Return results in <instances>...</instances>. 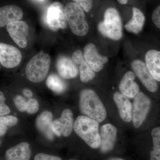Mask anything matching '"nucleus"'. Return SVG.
Here are the masks:
<instances>
[{"mask_svg":"<svg viewBox=\"0 0 160 160\" xmlns=\"http://www.w3.org/2000/svg\"><path fill=\"white\" fill-rule=\"evenodd\" d=\"M66 19L72 32L78 36H84L89 31L84 10L75 2L68 3L65 7Z\"/></svg>","mask_w":160,"mask_h":160,"instance_id":"obj_5","label":"nucleus"},{"mask_svg":"<svg viewBox=\"0 0 160 160\" xmlns=\"http://www.w3.org/2000/svg\"><path fill=\"white\" fill-rule=\"evenodd\" d=\"M23 94L26 97L28 98H31L33 95L32 92L31 90H29V89H23Z\"/></svg>","mask_w":160,"mask_h":160,"instance_id":"obj_32","label":"nucleus"},{"mask_svg":"<svg viewBox=\"0 0 160 160\" xmlns=\"http://www.w3.org/2000/svg\"><path fill=\"white\" fill-rule=\"evenodd\" d=\"M67 20L65 14V8L62 3L55 2L52 3L47 12V23L52 31L64 29L67 27Z\"/></svg>","mask_w":160,"mask_h":160,"instance_id":"obj_7","label":"nucleus"},{"mask_svg":"<svg viewBox=\"0 0 160 160\" xmlns=\"http://www.w3.org/2000/svg\"><path fill=\"white\" fill-rule=\"evenodd\" d=\"M152 18L155 26L160 29V5L153 11Z\"/></svg>","mask_w":160,"mask_h":160,"instance_id":"obj_31","label":"nucleus"},{"mask_svg":"<svg viewBox=\"0 0 160 160\" xmlns=\"http://www.w3.org/2000/svg\"><path fill=\"white\" fill-rule=\"evenodd\" d=\"M15 106L20 112L26 111L27 102L26 99L21 95H18L14 100Z\"/></svg>","mask_w":160,"mask_h":160,"instance_id":"obj_27","label":"nucleus"},{"mask_svg":"<svg viewBox=\"0 0 160 160\" xmlns=\"http://www.w3.org/2000/svg\"><path fill=\"white\" fill-rule=\"evenodd\" d=\"M22 55L14 46L4 43L0 44V62L6 68H13L19 65Z\"/></svg>","mask_w":160,"mask_h":160,"instance_id":"obj_9","label":"nucleus"},{"mask_svg":"<svg viewBox=\"0 0 160 160\" xmlns=\"http://www.w3.org/2000/svg\"><path fill=\"white\" fill-rule=\"evenodd\" d=\"M72 60L78 66L80 79L82 82L87 83L94 78L95 77L94 71L86 62L81 50H77L73 52Z\"/></svg>","mask_w":160,"mask_h":160,"instance_id":"obj_16","label":"nucleus"},{"mask_svg":"<svg viewBox=\"0 0 160 160\" xmlns=\"http://www.w3.org/2000/svg\"><path fill=\"white\" fill-rule=\"evenodd\" d=\"M51 59L49 55L40 51L29 61L26 68V78L30 82L39 83L45 79L49 72Z\"/></svg>","mask_w":160,"mask_h":160,"instance_id":"obj_4","label":"nucleus"},{"mask_svg":"<svg viewBox=\"0 0 160 160\" xmlns=\"http://www.w3.org/2000/svg\"><path fill=\"white\" fill-rule=\"evenodd\" d=\"M30 156L29 144L25 142L8 149L5 153L6 160H29Z\"/></svg>","mask_w":160,"mask_h":160,"instance_id":"obj_20","label":"nucleus"},{"mask_svg":"<svg viewBox=\"0 0 160 160\" xmlns=\"http://www.w3.org/2000/svg\"><path fill=\"white\" fill-rule=\"evenodd\" d=\"M6 29L12 39L21 48L27 46V37L29 28L27 23L23 21H16L6 26Z\"/></svg>","mask_w":160,"mask_h":160,"instance_id":"obj_10","label":"nucleus"},{"mask_svg":"<svg viewBox=\"0 0 160 160\" xmlns=\"http://www.w3.org/2000/svg\"><path fill=\"white\" fill-rule=\"evenodd\" d=\"M38 1H39L40 2H42V1H44V0H38Z\"/></svg>","mask_w":160,"mask_h":160,"instance_id":"obj_35","label":"nucleus"},{"mask_svg":"<svg viewBox=\"0 0 160 160\" xmlns=\"http://www.w3.org/2000/svg\"><path fill=\"white\" fill-rule=\"evenodd\" d=\"M79 108L86 116L97 121L103 122L107 116L106 108L93 90L84 89L80 94Z\"/></svg>","mask_w":160,"mask_h":160,"instance_id":"obj_1","label":"nucleus"},{"mask_svg":"<svg viewBox=\"0 0 160 160\" xmlns=\"http://www.w3.org/2000/svg\"><path fill=\"white\" fill-rule=\"evenodd\" d=\"M46 86L52 91L58 94L63 93L66 89V84L58 75L51 74L47 78Z\"/></svg>","mask_w":160,"mask_h":160,"instance_id":"obj_23","label":"nucleus"},{"mask_svg":"<svg viewBox=\"0 0 160 160\" xmlns=\"http://www.w3.org/2000/svg\"><path fill=\"white\" fill-rule=\"evenodd\" d=\"M128 0H118V2L122 5H126L128 2Z\"/></svg>","mask_w":160,"mask_h":160,"instance_id":"obj_33","label":"nucleus"},{"mask_svg":"<svg viewBox=\"0 0 160 160\" xmlns=\"http://www.w3.org/2000/svg\"><path fill=\"white\" fill-rule=\"evenodd\" d=\"M23 12L20 7L9 5L0 9V26L4 27L9 23L20 21L23 17Z\"/></svg>","mask_w":160,"mask_h":160,"instance_id":"obj_18","label":"nucleus"},{"mask_svg":"<svg viewBox=\"0 0 160 160\" xmlns=\"http://www.w3.org/2000/svg\"><path fill=\"white\" fill-rule=\"evenodd\" d=\"M135 75L133 72H126L120 82L119 90L121 93L129 98H133L140 92L137 83L134 82Z\"/></svg>","mask_w":160,"mask_h":160,"instance_id":"obj_15","label":"nucleus"},{"mask_svg":"<svg viewBox=\"0 0 160 160\" xmlns=\"http://www.w3.org/2000/svg\"><path fill=\"white\" fill-rule=\"evenodd\" d=\"M98 123L86 116H80L73 125L76 133L92 149H98L101 145Z\"/></svg>","mask_w":160,"mask_h":160,"instance_id":"obj_2","label":"nucleus"},{"mask_svg":"<svg viewBox=\"0 0 160 160\" xmlns=\"http://www.w3.org/2000/svg\"><path fill=\"white\" fill-rule=\"evenodd\" d=\"M145 62L152 77L157 81L160 82V51L151 49L147 52Z\"/></svg>","mask_w":160,"mask_h":160,"instance_id":"obj_21","label":"nucleus"},{"mask_svg":"<svg viewBox=\"0 0 160 160\" xmlns=\"http://www.w3.org/2000/svg\"><path fill=\"white\" fill-rule=\"evenodd\" d=\"M151 102L149 98L139 92L134 98L132 109V121L136 128L144 122L150 109Z\"/></svg>","mask_w":160,"mask_h":160,"instance_id":"obj_6","label":"nucleus"},{"mask_svg":"<svg viewBox=\"0 0 160 160\" xmlns=\"http://www.w3.org/2000/svg\"><path fill=\"white\" fill-rule=\"evenodd\" d=\"M131 66L135 73L147 90L152 92L157 91V81L152 77L146 63L141 60H136L132 62Z\"/></svg>","mask_w":160,"mask_h":160,"instance_id":"obj_8","label":"nucleus"},{"mask_svg":"<svg viewBox=\"0 0 160 160\" xmlns=\"http://www.w3.org/2000/svg\"><path fill=\"white\" fill-rule=\"evenodd\" d=\"M39 109L38 102L35 98H30L27 102L26 112L29 114L36 113Z\"/></svg>","mask_w":160,"mask_h":160,"instance_id":"obj_26","label":"nucleus"},{"mask_svg":"<svg viewBox=\"0 0 160 160\" xmlns=\"http://www.w3.org/2000/svg\"><path fill=\"white\" fill-rule=\"evenodd\" d=\"M151 135L153 149L150 152V160H160V127L152 129Z\"/></svg>","mask_w":160,"mask_h":160,"instance_id":"obj_24","label":"nucleus"},{"mask_svg":"<svg viewBox=\"0 0 160 160\" xmlns=\"http://www.w3.org/2000/svg\"><path fill=\"white\" fill-rule=\"evenodd\" d=\"M6 98L2 92H0V115L1 117L10 113V110L8 106L5 104Z\"/></svg>","mask_w":160,"mask_h":160,"instance_id":"obj_28","label":"nucleus"},{"mask_svg":"<svg viewBox=\"0 0 160 160\" xmlns=\"http://www.w3.org/2000/svg\"><path fill=\"white\" fill-rule=\"evenodd\" d=\"M18 122L17 118L13 116H2L0 118V135L2 136L6 133L9 127L17 125Z\"/></svg>","mask_w":160,"mask_h":160,"instance_id":"obj_25","label":"nucleus"},{"mask_svg":"<svg viewBox=\"0 0 160 160\" xmlns=\"http://www.w3.org/2000/svg\"><path fill=\"white\" fill-rule=\"evenodd\" d=\"M117 129L113 125L106 124L103 125L100 130L101 145L99 148L103 153H106L114 148L116 141Z\"/></svg>","mask_w":160,"mask_h":160,"instance_id":"obj_13","label":"nucleus"},{"mask_svg":"<svg viewBox=\"0 0 160 160\" xmlns=\"http://www.w3.org/2000/svg\"><path fill=\"white\" fill-rule=\"evenodd\" d=\"M52 115L50 111L43 112L37 118L36 125L39 131L48 139L54 138V132L52 130Z\"/></svg>","mask_w":160,"mask_h":160,"instance_id":"obj_19","label":"nucleus"},{"mask_svg":"<svg viewBox=\"0 0 160 160\" xmlns=\"http://www.w3.org/2000/svg\"><path fill=\"white\" fill-rule=\"evenodd\" d=\"M83 56L91 69L96 72L102 70L104 64L108 62V58L99 54L95 45L92 43L86 45L84 48Z\"/></svg>","mask_w":160,"mask_h":160,"instance_id":"obj_12","label":"nucleus"},{"mask_svg":"<svg viewBox=\"0 0 160 160\" xmlns=\"http://www.w3.org/2000/svg\"><path fill=\"white\" fill-rule=\"evenodd\" d=\"M108 160H125L119 158H112L109 159Z\"/></svg>","mask_w":160,"mask_h":160,"instance_id":"obj_34","label":"nucleus"},{"mask_svg":"<svg viewBox=\"0 0 160 160\" xmlns=\"http://www.w3.org/2000/svg\"><path fill=\"white\" fill-rule=\"evenodd\" d=\"M132 12V18L126 23L125 28L129 32L138 34L142 30L146 18L145 15L139 9L133 7Z\"/></svg>","mask_w":160,"mask_h":160,"instance_id":"obj_22","label":"nucleus"},{"mask_svg":"<svg viewBox=\"0 0 160 160\" xmlns=\"http://www.w3.org/2000/svg\"></svg>","mask_w":160,"mask_h":160,"instance_id":"obj_36","label":"nucleus"},{"mask_svg":"<svg viewBox=\"0 0 160 160\" xmlns=\"http://www.w3.org/2000/svg\"><path fill=\"white\" fill-rule=\"evenodd\" d=\"M56 67L59 74L63 78H74L78 74L76 64L68 57L62 56L59 57L57 61Z\"/></svg>","mask_w":160,"mask_h":160,"instance_id":"obj_14","label":"nucleus"},{"mask_svg":"<svg viewBox=\"0 0 160 160\" xmlns=\"http://www.w3.org/2000/svg\"><path fill=\"white\" fill-rule=\"evenodd\" d=\"M86 12H89L92 9V0H73Z\"/></svg>","mask_w":160,"mask_h":160,"instance_id":"obj_29","label":"nucleus"},{"mask_svg":"<svg viewBox=\"0 0 160 160\" xmlns=\"http://www.w3.org/2000/svg\"><path fill=\"white\" fill-rule=\"evenodd\" d=\"M34 160H62L61 158L55 156L44 153H39L35 156Z\"/></svg>","mask_w":160,"mask_h":160,"instance_id":"obj_30","label":"nucleus"},{"mask_svg":"<svg viewBox=\"0 0 160 160\" xmlns=\"http://www.w3.org/2000/svg\"><path fill=\"white\" fill-rule=\"evenodd\" d=\"M98 30L103 36L118 41L123 36L122 23L119 13L115 8H108L104 15V20L98 25Z\"/></svg>","mask_w":160,"mask_h":160,"instance_id":"obj_3","label":"nucleus"},{"mask_svg":"<svg viewBox=\"0 0 160 160\" xmlns=\"http://www.w3.org/2000/svg\"><path fill=\"white\" fill-rule=\"evenodd\" d=\"M128 98L118 92L113 95V100L118 109L120 117L126 122L132 120V106Z\"/></svg>","mask_w":160,"mask_h":160,"instance_id":"obj_17","label":"nucleus"},{"mask_svg":"<svg viewBox=\"0 0 160 160\" xmlns=\"http://www.w3.org/2000/svg\"><path fill=\"white\" fill-rule=\"evenodd\" d=\"M73 119L72 113L69 109L63 110L59 118L53 121L52 130L56 135L65 137L71 134L73 128Z\"/></svg>","mask_w":160,"mask_h":160,"instance_id":"obj_11","label":"nucleus"}]
</instances>
